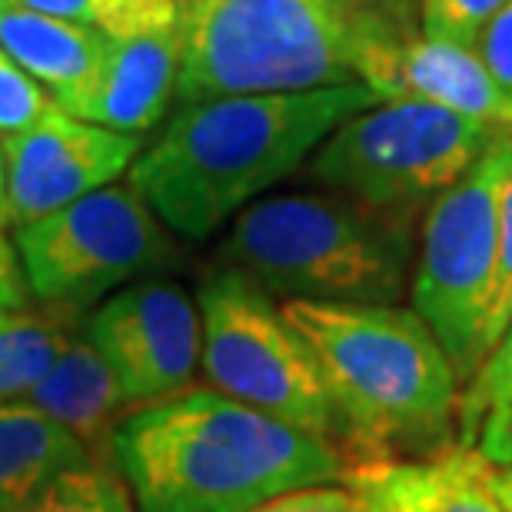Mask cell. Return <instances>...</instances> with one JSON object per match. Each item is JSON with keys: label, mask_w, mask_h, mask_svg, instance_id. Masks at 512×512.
Masks as SVG:
<instances>
[{"label": "cell", "mask_w": 512, "mask_h": 512, "mask_svg": "<svg viewBox=\"0 0 512 512\" xmlns=\"http://www.w3.org/2000/svg\"><path fill=\"white\" fill-rule=\"evenodd\" d=\"M180 34L177 107L360 84V24L340 0H197Z\"/></svg>", "instance_id": "5"}, {"label": "cell", "mask_w": 512, "mask_h": 512, "mask_svg": "<svg viewBox=\"0 0 512 512\" xmlns=\"http://www.w3.org/2000/svg\"><path fill=\"white\" fill-rule=\"evenodd\" d=\"M473 449H479V456L493 469H512V403L493 409L483 419Z\"/></svg>", "instance_id": "28"}, {"label": "cell", "mask_w": 512, "mask_h": 512, "mask_svg": "<svg viewBox=\"0 0 512 512\" xmlns=\"http://www.w3.org/2000/svg\"><path fill=\"white\" fill-rule=\"evenodd\" d=\"M343 483L353 512H506L493 493V466L473 446L406 463L356 466Z\"/></svg>", "instance_id": "14"}, {"label": "cell", "mask_w": 512, "mask_h": 512, "mask_svg": "<svg viewBox=\"0 0 512 512\" xmlns=\"http://www.w3.org/2000/svg\"><path fill=\"white\" fill-rule=\"evenodd\" d=\"M512 180V133H499L489 150L443 190L423 213L413 266V310L443 346L459 383L483 363V316L496 276L499 207Z\"/></svg>", "instance_id": "8"}, {"label": "cell", "mask_w": 512, "mask_h": 512, "mask_svg": "<svg viewBox=\"0 0 512 512\" xmlns=\"http://www.w3.org/2000/svg\"><path fill=\"white\" fill-rule=\"evenodd\" d=\"M346 423V473L459 446V380L413 306L283 300Z\"/></svg>", "instance_id": "3"}, {"label": "cell", "mask_w": 512, "mask_h": 512, "mask_svg": "<svg viewBox=\"0 0 512 512\" xmlns=\"http://www.w3.org/2000/svg\"><path fill=\"white\" fill-rule=\"evenodd\" d=\"M24 403L70 429L97 459H110L117 426L133 413L117 373L87 340V333L67 346L44 380L24 396Z\"/></svg>", "instance_id": "15"}, {"label": "cell", "mask_w": 512, "mask_h": 512, "mask_svg": "<svg viewBox=\"0 0 512 512\" xmlns=\"http://www.w3.org/2000/svg\"><path fill=\"white\" fill-rule=\"evenodd\" d=\"M503 4L506 0H419V30L473 47L479 30Z\"/></svg>", "instance_id": "23"}, {"label": "cell", "mask_w": 512, "mask_h": 512, "mask_svg": "<svg viewBox=\"0 0 512 512\" xmlns=\"http://www.w3.org/2000/svg\"><path fill=\"white\" fill-rule=\"evenodd\" d=\"M84 333L117 373L133 409L183 393L197 376L203 353L197 296L167 276L110 293L87 316Z\"/></svg>", "instance_id": "10"}, {"label": "cell", "mask_w": 512, "mask_h": 512, "mask_svg": "<svg viewBox=\"0 0 512 512\" xmlns=\"http://www.w3.org/2000/svg\"><path fill=\"white\" fill-rule=\"evenodd\" d=\"M200 366L217 393L326 439L343 456L346 423L330 383L280 303L247 276L213 263L197 286ZM346 463V459H343Z\"/></svg>", "instance_id": "6"}, {"label": "cell", "mask_w": 512, "mask_h": 512, "mask_svg": "<svg viewBox=\"0 0 512 512\" xmlns=\"http://www.w3.org/2000/svg\"><path fill=\"white\" fill-rule=\"evenodd\" d=\"M54 107V97L0 50V137L27 130Z\"/></svg>", "instance_id": "22"}, {"label": "cell", "mask_w": 512, "mask_h": 512, "mask_svg": "<svg viewBox=\"0 0 512 512\" xmlns=\"http://www.w3.org/2000/svg\"><path fill=\"white\" fill-rule=\"evenodd\" d=\"M363 30L380 34H416L419 0H340Z\"/></svg>", "instance_id": "26"}, {"label": "cell", "mask_w": 512, "mask_h": 512, "mask_svg": "<svg viewBox=\"0 0 512 512\" xmlns=\"http://www.w3.org/2000/svg\"><path fill=\"white\" fill-rule=\"evenodd\" d=\"M30 300L90 310L130 283L183 263L170 233L133 183H110L24 227H14Z\"/></svg>", "instance_id": "9"}, {"label": "cell", "mask_w": 512, "mask_h": 512, "mask_svg": "<svg viewBox=\"0 0 512 512\" xmlns=\"http://www.w3.org/2000/svg\"><path fill=\"white\" fill-rule=\"evenodd\" d=\"M512 323V180L503 193V207H499V253H496V276H493V293H489L486 316H483V360L493 350L499 336L506 333Z\"/></svg>", "instance_id": "24"}, {"label": "cell", "mask_w": 512, "mask_h": 512, "mask_svg": "<svg viewBox=\"0 0 512 512\" xmlns=\"http://www.w3.org/2000/svg\"><path fill=\"white\" fill-rule=\"evenodd\" d=\"M17 512H137L114 459H87L64 469Z\"/></svg>", "instance_id": "19"}, {"label": "cell", "mask_w": 512, "mask_h": 512, "mask_svg": "<svg viewBox=\"0 0 512 512\" xmlns=\"http://www.w3.org/2000/svg\"><path fill=\"white\" fill-rule=\"evenodd\" d=\"M356 77L380 100H423L512 133V104L469 44L360 30Z\"/></svg>", "instance_id": "12"}, {"label": "cell", "mask_w": 512, "mask_h": 512, "mask_svg": "<svg viewBox=\"0 0 512 512\" xmlns=\"http://www.w3.org/2000/svg\"><path fill=\"white\" fill-rule=\"evenodd\" d=\"M499 133L509 130L423 100H380L346 117L313 150L306 173L370 210L416 220Z\"/></svg>", "instance_id": "7"}, {"label": "cell", "mask_w": 512, "mask_h": 512, "mask_svg": "<svg viewBox=\"0 0 512 512\" xmlns=\"http://www.w3.org/2000/svg\"><path fill=\"white\" fill-rule=\"evenodd\" d=\"M104 47L107 34L100 30L0 0V50L47 87L50 97L80 84L97 67Z\"/></svg>", "instance_id": "16"}, {"label": "cell", "mask_w": 512, "mask_h": 512, "mask_svg": "<svg viewBox=\"0 0 512 512\" xmlns=\"http://www.w3.org/2000/svg\"><path fill=\"white\" fill-rule=\"evenodd\" d=\"M87 459L97 456L24 399L0 406V512H17L50 479Z\"/></svg>", "instance_id": "17"}, {"label": "cell", "mask_w": 512, "mask_h": 512, "mask_svg": "<svg viewBox=\"0 0 512 512\" xmlns=\"http://www.w3.org/2000/svg\"><path fill=\"white\" fill-rule=\"evenodd\" d=\"M10 4L84 24L107 37L147 34L180 24V7L173 0H10Z\"/></svg>", "instance_id": "20"}, {"label": "cell", "mask_w": 512, "mask_h": 512, "mask_svg": "<svg viewBox=\"0 0 512 512\" xmlns=\"http://www.w3.org/2000/svg\"><path fill=\"white\" fill-rule=\"evenodd\" d=\"M7 170V227H24L117 183L143 153V137L117 133L57 104L27 130L0 137Z\"/></svg>", "instance_id": "11"}, {"label": "cell", "mask_w": 512, "mask_h": 512, "mask_svg": "<svg viewBox=\"0 0 512 512\" xmlns=\"http://www.w3.org/2000/svg\"><path fill=\"white\" fill-rule=\"evenodd\" d=\"M173 4H177L180 10H187L190 4H197V0H173Z\"/></svg>", "instance_id": "32"}, {"label": "cell", "mask_w": 512, "mask_h": 512, "mask_svg": "<svg viewBox=\"0 0 512 512\" xmlns=\"http://www.w3.org/2000/svg\"><path fill=\"white\" fill-rule=\"evenodd\" d=\"M30 303V290L20 270V256L14 237H7V223H0V313Z\"/></svg>", "instance_id": "29"}, {"label": "cell", "mask_w": 512, "mask_h": 512, "mask_svg": "<svg viewBox=\"0 0 512 512\" xmlns=\"http://www.w3.org/2000/svg\"><path fill=\"white\" fill-rule=\"evenodd\" d=\"M493 493L499 506L512 512V469H493Z\"/></svg>", "instance_id": "30"}, {"label": "cell", "mask_w": 512, "mask_h": 512, "mask_svg": "<svg viewBox=\"0 0 512 512\" xmlns=\"http://www.w3.org/2000/svg\"><path fill=\"white\" fill-rule=\"evenodd\" d=\"M476 57L483 60L489 77L496 80V87L503 90V97L512 104V0H506L493 17L486 20V27L476 37Z\"/></svg>", "instance_id": "25"}, {"label": "cell", "mask_w": 512, "mask_h": 512, "mask_svg": "<svg viewBox=\"0 0 512 512\" xmlns=\"http://www.w3.org/2000/svg\"><path fill=\"white\" fill-rule=\"evenodd\" d=\"M110 459L137 512H253L293 489L346 476L326 439L213 386L137 406L117 426Z\"/></svg>", "instance_id": "1"}, {"label": "cell", "mask_w": 512, "mask_h": 512, "mask_svg": "<svg viewBox=\"0 0 512 512\" xmlns=\"http://www.w3.org/2000/svg\"><path fill=\"white\" fill-rule=\"evenodd\" d=\"M416 220L340 193H266L230 220L217 266L273 300L399 303L416 266Z\"/></svg>", "instance_id": "4"}, {"label": "cell", "mask_w": 512, "mask_h": 512, "mask_svg": "<svg viewBox=\"0 0 512 512\" xmlns=\"http://www.w3.org/2000/svg\"><path fill=\"white\" fill-rule=\"evenodd\" d=\"M253 512H353V496L346 486H306V489H293V493H283L263 503Z\"/></svg>", "instance_id": "27"}, {"label": "cell", "mask_w": 512, "mask_h": 512, "mask_svg": "<svg viewBox=\"0 0 512 512\" xmlns=\"http://www.w3.org/2000/svg\"><path fill=\"white\" fill-rule=\"evenodd\" d=\"M0 223H7V170H4V147H0Z\"/></svg>", "instance_id": "31"}, {"label": "cell", "mask_w": 512, "mask_h": 512, "mask_svg": "<svg viewBox=\"0 0 512 512\" xmlns=\"http://www.w3.org/2000/svg\"><path fill=\"white\" fill-rule=\"evenodd\" d=\"M84 310L27 303L0 313V406L17 403L84 333Z\"/></svg>", "instance_id": "18"}, {"label": "cell", "mask_w": 512, "mask_h": 512, "mask_svg": "<svg viewBox=\"0 0 512 512\" xmlns=\"http://www.w3.org/2000/svg\"><path fill=\"white\" fill-rule=\"evenodd\" d=\"M512 403V323L459 393V446H473L483 419Z\"/></svg>", "instance_id": "21"}, {"label": "cell", "mask_w": 512, "mask_h": 512, "mask_svg": "<svg viewBox=\"0 0 512 512\" xmlns=\"http://www.w3.org/2000/svg\"><path fill=\"white\" fill-rule=\"evenodd\" d=\"M380 104L366 84L220 97L177 107L133 160L130 183L180 240H207L306 167L346 117Z\"/></svg>", "instance_id": "2"}, {"label": "cell", "mask_w": 512, "mask_h": 512, "mask_svg": "<svg viewBox=\"0 0 512 512\" xmlns=\"http://www.w3.org/2000/svg\"><path fill=\"white\" fill-rule=\"evenodd\" d=\"M180 50V24L107 37L97 67L80 84L54 94V104L87 124L143 137L177 104Z\"/></svg>", "instance_id": "13"}]
</instances>
